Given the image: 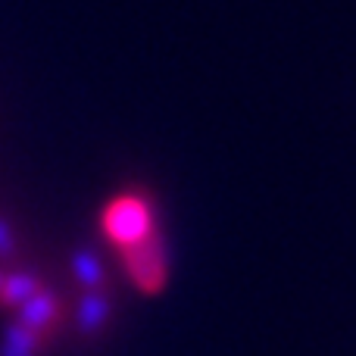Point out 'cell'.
I'll return each instance as SVG.
<instances>
[{
	"label": "cell",
	"instance_id": "cell-1",
	"mask_svg": "<svg viewBox=\"0 0 356 356\" xmlns=\"http://www.w3.org/2000/svg\"><path fill=\"white\" fill-rule=\"evenodd\" d=\"M154 232H156V216L147 197L122 194L104 209V234L119 250H129V247L141 244Z\"/></svg>",
	"mask_w": 356,
	"mask_h": 356
},
{
	"label": "cell",
	"instance_id": "cell-2",
	"mask_svg": "<svg viewBox=\"0 0 356 356\" xmlns=\"http://www.w3.org/2000/svg\"><path fill=\"white\" fill-rule=\"evenodd\" d=\"M122 263H125V272H129V278L135 282L138 291H144V294H156V291L166 284L169 263H172V257H169V244H166V238H163L160 228H156L147 241H141V244L122 250Z\"/></svg>",
	"mask_w": 356,
	"mask_h": 356
},
{
	"label": "cell",
	"instance_id": "cell-3",
	"mask_svg": "<svg viewBox=\"0 0 356 356\" xmlns=\"http://www.w3.org/2000/svg\"><path fill=\"white\" fill-rule=\"evenodd\" d=\"M56 316H60V300L50 291H38L31 300H25L16 309V322L25 328H31L35 334H44L47 328H54Z\"/></svg>",
	"mask_w": 356,
	"mask_h": 356
},
{
	"label": "cell",
	"instance_id": "cell-4",
	"mask_svg": "<svg viewBox=\"0 0 356 356\" xmlns=\"http://www.w3.org/2000/svg\"><path fill=\"white\" fill-rule=\"evenodd\" d=\"M110 316H113V303H110V297L104 294V288L88 291V294L79 300V307H75V325H79L81 334L91 338V334L104 332Z\"/></svg>",
	"mask_w": 356,
	"mask_h": 356
},
{
	"label": "cell",
	"instance_id": "cell-5",
	"mask_svg": "<svg viewBox=\"0 0 356 356\" xmlns=\"http://www.w3.org/2000/svg\"><path fill=\"white\" fill-rule=\"evenodd\" d=\"M38 291H41V284H38L35 272H13V275H3V284H0V303L19 309L25 300H31Z\"/></svg>",
	"mask_w": 356,
	"mask_h": 356
},
{
	"label": "cell",
	"instance_id": "cell-6",
	"mask_svg": "<svg viewBox=\"0 0 356 356\" xmlns=\"http://www.w3.org/2000/svg\"><path fill=\"white\" fill-rule=\"evenodd\" d=\"M72 272L81 288H88V291H100L106 282L104 263H100V257L94 250H88V247H79V250L72 253Z\"/></svg>",
	"mask_w": 356,
	"mask_h": 356
},
{
	"label": "cell",
	"instance_id": "cell-7",
	"mask_svg": "<svg viewBox=\"0 0 356 356\" xmlns=\"http://www.w3.org/2000/svg\"><path fill=\"white\" fill-rule=\"evenodd\" d=\"M38 341H41V334L13 322V325H6L3 341H0V356H38Z\"/></svg>",
	"mask_w": 356,
	"mask_h": 356
},
{
	"label": "cell",
	"instance_id": "cell-8",
	"mask_svg": "<svg viewBox=\"0 0 356 356\" xmlns=\"http://www.w3.org/2000/svg\"><path fill=\"white\" fill-rule=\"evenodd\" d=\"M13 253H16V232H13V225L0 216V259H10Z\"/></svg>",
	"mask_w": 356,
	"mask_h": 356
},
{
	"label": "cell",
	"instance_id": "cell-9",
	"mask_svg": "<svg viewBox=\"0 0 356 356\" xmlns=\"http://www.w3.org/2000/svg\"><path fill=\"white\" fill-rule=\"evenodd\" d=\"M0 284H3V272H0Z\"/></svg>",
	"mask_w": 356,
	"mask_h": 356
}]
</instances>
